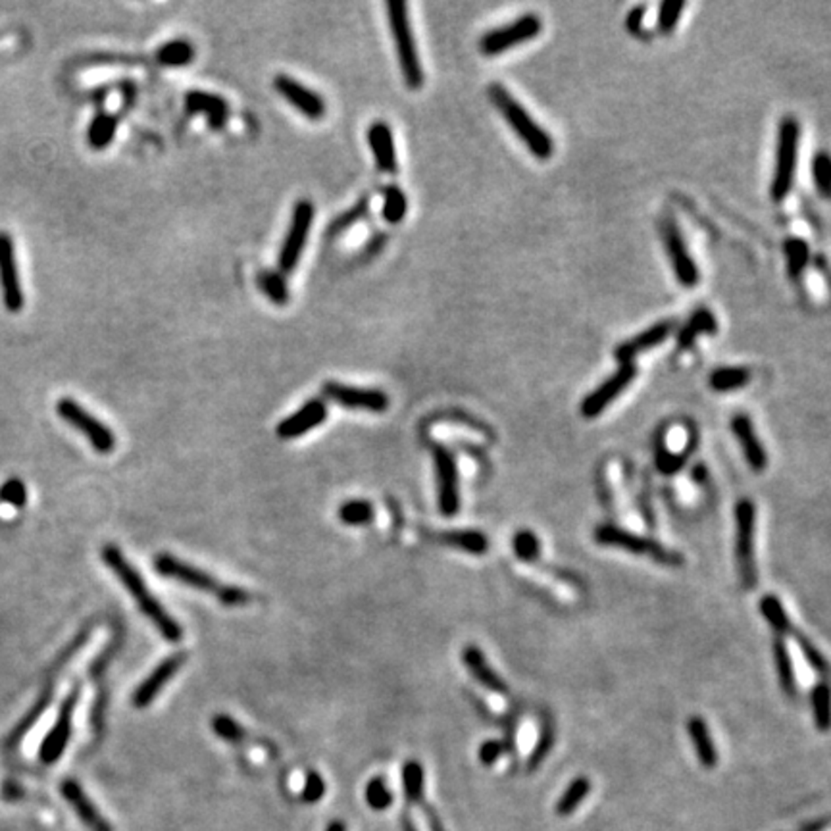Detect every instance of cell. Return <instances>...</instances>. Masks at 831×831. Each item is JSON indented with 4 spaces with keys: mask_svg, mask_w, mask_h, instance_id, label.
I'll use <instances>...</instances> for the list:
<instances>
[{
    "mask_svg": "<svg viewBox=\"0 0 831 831\" xmlns=\"http://www.w3.org/2000/svg\"><path fill=\"white\" fill-rule=\"evenodd\" d=\"M435 472H437V489H439V510L442 516L452 518L459 514L460 495H459V468H456L454 454L435 442L432 447Z\"/></svg>",
    "mask_w": 831,
    "mask_h": 831,
    "instance_id": "cell-11",
    "label": "cell"
},
{
    "mask_svg": "<svg viewBox=\"0 0 831 831\" xmlns=\"http://www.w3.org/2000/svg\"><path fill=\"white\" fill-rule=\"evenodd\" d=\"M327 420V407L324 400L312 398L307 405L300 407L295 414L287 416L275 427L277 437L281 439H297L312 432L314 427L322 425Z\"/></svg>",
    "mask_w": 831,
    "mask_h": 831,
    "instance_id": "cell-19",
    "label": "cell"
},
{
    "mask_svg": "<svg viewBox=\"0 0 831 831\" xmlns=\"http://www.w3.org/2000/svg\"><path fill=\"white\" fill-rule=\"evenodd\" d=\"M685 464V454H677L668 451L662 442H657V468L662 474L674 476L675 472H680Z\"/></svg>",
    "mask_w": 831,
    "mask_h": 831,
    "instance_id": "cell-48",
    "label": "cell"
},
{
    "mask_svg": "<svg viewBox=\"0 0 831 831\" xmlns=\"http://www.w3.org/2000/svg\"><path fill=\"white\" fill-rule=\"evenodd\" d=\"M814 726L820 731L831 729V687L827 684H818L812 689L810 695Z\"/></svg>",
    "mask_w": 831,
    "mask_h": 831,
    "instance_id": "cell-34",
    "label": "cell"
},
{
    "mask_svg": "<svg viewBox=\"0 0 831 831\" xmlns=\"http://www.w3.org/2000/svg\"><path fill=\"white\" fill-rule=\"evenodd\" d=\"M185 662H187L185 653H175L168 658H164L158 666L148 674L147 680L135 689L133 699H131L135 709H147V706L160 695L164 685L170 684L172 677L182 670Z\"/></svg>",
    "mask_w": 831,
    "mask_h": 831,
    "instance_id": "cell-18",
    "label": "cell"
},
{
    "mask_svg": "<svg viewBox=\"0 0 831 831\" xmlns=\"http://www.w3.org/2000/svg\"><path fill=\"white\" fill-rule=\"evenodd\" d=\"M326 780L322 778L320 773L317 772H310L307 775V782H304V789H302V800L304 802H310V805H314V802L320 800L324 795H326Z\"/></svg>",
    "mask_w": 831,
    "mask_h": 831,
    "instance_id": "cell-52",
    "label": "cell"
},
{
    "mask_svg": "<svg viewBox=\"0 0 831 831\" xmlns=\"http://www.w3.org/2000/svg\"><path fill=\"white\" fill-rule=\"evenodd\" d=\"M800 141V126L793 116H787L780 123L778 147H775V168L770 185V195L775 202H782L793 189L797 152Z\"/></svg>",
    "mask_w": 831,
    "mask_h": 831,
    "instance_id": "cell-5",
    "label": "cell"
},
{
    "mask_svg": "<svg viewBox=\"0 0 831 831\" xmlns=\"http://www.w3.org/2000/svg\"><path fill=\"white\" fill-rule=\"evenodd\" d=\"M552 743H554V733H552V728L550 724H543V729H541V736H539V741L535 745V749L530 756V762H528V768L530 770H535L539 764H541V762L547 758V755L550 753L552 749Z\"/></svg>",
    "mask_w": 831,
    "mask_h": 831,
    "instance_id": "cell-50",
    "label": "cell"
},
{
    "mask_svg": "<svg viewBox=\"0 0 831 831\" xmlns=\"http://www.w3.org/2000/svg\"><path fill=\"white\" fill-rule=\"evenodd\" d=\"M60 791L69 805H72V809L77 812L79 820L85 824L91 831H114L112 824H110L101 814V810L94 807V802L85 795V791H83L79 783L67 780L62 783Z\"/></svg>",
    "mask_w": 831,
    "mask_h": 831,
    "instance_id": "cell-23",
    "label": "cell"
},
{
    "mask_svg": "<svg viewBox=\"0 0 831 831\" xmlns=\"http://www.w3.org/2000/svg\"><path fill=\"white\" fill-rule=\"evenodd\" d=\"M79 685L69 692L66 701L62 702V709L58 712L57 722H54L52 729L49 731V736L45 737L43 745L39 749V758L43 764H54L67 746L69 736H72V719H74V710L79 701Z\"/></svg>",
    "mask_w": 831,
    "mask_h": 831,
    "instance_id": "cell-16",
    "label": "cell"
},
{
    "mask_svg": "<svg viewBox=\"0 0 831 831\" xmlns=\"http://www.w3.org/2000/svg\"><path fill=\"white\" fill-rule=\"evenodd\" d=\"M812 179L824 199H831V155L826 150L816 152L812 158Z\"/></svg>",
    "mask_w": 831,
    "mask_h": 831,
    "instance_id": "cell-40",
    "label": "cell"
},
{
    "mask_svg": "<svg viewBox=\"0 0 831 831\" xmlns=\"http://www.w3.org/2000/svg\"><path fill=\"white\" fill-rule=\"evenodd\" d=\"M462 660L466 664L468 672L472 674V677L479 685H483L485 689H489L493 692H498V695H506L508 685L505 684L503 677L489 666V662L481 653L479 647L468 645L462 653Z\"/></svg>",
    "mask_w": 831,
    "mask_h": 831,
    "instance_id": "cell-25",
    "label": "cell"
},
{
    "mask_svg": "<svg viewBox=\"0 0 831 831\" xmlns=\"http://www.w3.org/2000/svg\"><path fill=\"white\" fill-rule=\"evenodd\" d=\"M760 614L764 616V620L770 623V628L775 633L785 635L793 631L791 620H789L787 611L775 594H764V597L760 599Z\"/></svg>",
    "mask_w": 831,
    "mask_h": 831,
    "instance_id": "cell-33",
    "label": "cell"
},
{
    "mask_svg": "<svg viewBox=\"0 0 831 831\" xmlns=\"http://www.w3.org/2000/svg\"><path fill=\"white\" fill-rule=\"evenodd\" d=\"M0 501L12 505L16 508H22L27 501V491L25 485L20 479H10L6 481L3 487H0Z\"/></svg>",
    "mask_w": 831,
    "mask_h": 831,
    "instance_id": "cell-51",
    "label": "cell"
},
{
    "mask_svg": "<svg viewBox=\"0 0 831 831\" xmlns=\"http://www.w3.org/2000/svg\"><path fill=\"white\" fill-rule=\"evenodd\" d=\"M543 30V22L537 13H523L518 20L506 23L503 27H496L485 33L479 40V50L485 57H498L510 49H514L522 43L533 40Z\"/></svg>",
    "mask_w": 831,
    "mask_h": 831,
    "instance_id": "cell-9",
    "label": "cell"
},
{
    "mask_svg": "<svg viewBox=\"0 0 831 831\" xmlns=\"http://www.w3.org/2000/svg\"><path fill=\"white\" fill-rule=\"evenodd\" d=\"M514 552H516V557L522 560V562H537L539 557H541V541H539V537L530 532V530H520L516 535H514Z\"/></svg>",
    "mask_w": 831,
    "mask_h": 831,
    "instance_id": "cell-42",
    "label": "cell"
},
{
    "mask_svg": "<svg viewBox=\"0 0 831 831\" xmlns=\"http://www.w3.org/2000/svg\"><path fill=\"white\" fill-rule=\"evenodd\" d=\"M785 258H787V273L789 277H797L805 272L809 264V245L799 237H791L785 241Z\"/></svg>",
    "mask_w": 831,
    "mask_h": 831,
    "instance_id": "cell-38",
    "label": "cell"
},
{
    "mask_svg": "<svg viewBox=\"0 0 831 831\" xmlns=\"http://www.w3.org/2000/svg\"><path fill=\"white\" fill-rule=\"evenodd\" d=\"M439 541L452 549L476 554V557H481V554L489 550L487 535L476 532V530H454V532L439 533Z\"/></svg>",
    "mask_w": 831,
    "mask_h": 831,
    "instance_id": "cell-28",
    "label": "cell"
},
{
    "mask_svg": "<svg viewBox=\"0 0 831 831\" xmlns=\"http://www.w3.org/2000/svg\"><path fill=\"white\" fill-rule=\"evenodd\" d=\"M731 432H733V435H736V439L739 441L746 464H749L751 469H755V472H764L766 466H768V456H766V451H764V447H762V442H760V439H758V435L755 432V425H753L749 416H746V414H736V416H733Z\"/></svg>",
    "mask_w": 831,
    "mask_h": 831,
    "instance_id": "cell-21",
    "label": "cell"
},
{
    "mask_svg": "<svg viewBox=\"0 0 831 831\" xmlns=\"http://www.w3.org/2000/svg\"><path fill=\"white\" fill-rule=\"evenodd\" d=\"M403 783L405 793L410 802H422L424 800V768L420 762L410 760L403 768Z\"/></svg>",
    "mask_w": 831,
    "mask_h": 831,
    "instance_id": "cell-41",
    "label": "cell"
},
{
    "mask_svg": "<svg viewBox=\"0 0 831 831\" xmlns=\"http://www.w3.org/2000/svg\"><path fill=\"white\" fill-rule=\"evenodd\" d=\"M753 373L749 368L743 366H729V368H718L710 373V387L718 393H729L743 389L749 385Z\"/></svg>",
    "mask_w": 831,
    "mask_h": 831,
    "instance_id": "cell-31",
    "label": "cell"
},
{
    "mask_svg": "<svg viewBox=\"0 0 831 831\" xmlns=\"http://www.w3.org/2000/svg\"><path fill=\"white\" fill-rule=\"evenodd\" d=\"M591 791V782L587 778H577L570 783V787L566 789L564 795L560 797L558 800V805H557V812L560 816H567V814H572L577 807H579V802L584 800Z\"/></svg>",
    "mask_w": 831,
    "mask_h": 831,
    "instance_id": "cell-39",
    "label": "cell"
},
{
    "mask_svg": "<svg viewBox=\"0 0 831 831\" xmlns=\"http://www.w3.org/2000/svg\"><path fill=\"white\" fill-rule=\"evenodd\" d=\"M273 87L290 106H295L304 118L317 121L326 116V101L316 91L302 85L300 81L281 74L275 76Z\"/></svg>",
    "mask_w": 831,
    "mask_h": 831,
    "instance_id": "cell-17",
    "label": "cell"
},
{
    "mask_svg": "<svg viewBox=\"0 0 831 831\" xmlns=\"http://www.w3.org/2000/svg\"><path fill=\"white\" fill-rule=\"evenodd\" d=\"M635 378H637V366L633 362L620 364V368L612 373L611 378L603 381L597 389L584 398V403H581V408H579L581 416L587 420L597 418V416H601L623 391L628 389Z\"/></svg>",
    "mask_w": 831,
    "mask_h": 831,
    "instance_id": "cell-13",
    "label": "cell"
},
{
    "mask_svg": "<svg viewBox=\"0 0 831 831\" xmlns=\"http://www.w3.org/2000/svg\"><path fill=\"white\" fill-rule=\"evenodd\" d=\"M185 106L191 116L202 114L212 130H224L229 120V104L219 94H212L208 91H191L185 96Z\"/></svg>",
    "mask_w": 831,
    "mask_h": 831,
    "instance_id": "cell-22",
    "label": "cell"
},
{
    "mask_svg": "<svg viewBox=\"0 0 831 831\" xmlns=\"http://www.w3.org/2000/svg\"><path fill=\"white\" fill-rule=\"evenodd\" d=\"M594 541H597L603 547H616V549H621V550H628V552L635 554V557H645V558H650V560H655V562L664 564V566L675 567V566L684 564V558H682L680 552H675V550H672L668 547H664L662 543L655 541V539L641 537V535L631 533L628 530H621V528H618V525H612V523L599 525V528L594 530Z\"/></svg>",
    "mask_w": 831,
    "mask_h": 831,
    "instance_id": "cell-6",
    "label": "cell"
},
{
    "mask_svg": "<svg viewBox=\"0 0 831 831\" xmlns=\"http://www.w3.org/2000/svg\"><path fill=\"white\" fill-rule=\"evenodd\" d=\"M687 733H689L692 746H695L701 764L706 768H714L718 762V753H716V745L710 736V729L709 726H706L704 719L701 716H691L687 719Z\"/></svg>",
    "mask_w": 831,
    "mask_h": 831,
    "instance_id": "cell-26",
    "label": "cell"
},
{
    "mask_svg": "<svg viewBox=\"0 0 831 831\" xmlns=\"http://www.w3.org/2000/svg\"><path fill=\"white\" fill-rule=\"evenodd\" d=\"M791 635L795 637V641H797V645H799V648H800L802 657H805V660L810 664V666H812L816 672H818L820 675H827V674H829V664H827V660L824 658V655L820 653V650L816 648V647L807 639V637L802 635V633H799L797 630H793Z\"/></svg>",
    "mask_w": 831,
    "mask_h": 831,
    "instance_id": "cell-45",
    "label": "cell"
},
{
    "mask_svg": "<svg viewBox=\"0 0 831 831\" xmlns=\"http://www.w3.org/2000/svg\"><path fill=\"white\" fill-rule=\"evenodd\" d=\"M312 224H314V204L307 199H302L295 204L293 214H290V224H289L287 235L281 245L280 258H277V264H280L281 273H293L297 270L299 260L304 251V245H307L310 237Z\"/></svg>",
    "mask_w": 831,
    "mask_h": 831,
    "instance_id": "cell-10",
    "label": "cell"
},
{
    "mask_svg": "<svg viewBox=\"0 0 831 831\" xmlns=\"http://www.w3.org/2000/svg\"><path fill=\"white\" fill-rule=\"evenodd\" d=\"M772 655H773V662H775V672H778V677H780V685H782L783 692H785V695H787L789 699H795V697H797V680H795V670H793L791 655H789L787 645H785V641L782 639V637H778V639L773 641V647H772Z\"/></svg>",
    "mask_w": 831,
    "mask_h": 831,
    "instance_id": "cell-29",
    "label": "cell"
},
{
    "mask_svg": "<svg viewBox=\"0 0 831 831\" xmlns=\"http://www.w3.org/2000/svg\"><path fill=\"white\" fill-rule=\"evenodd\" d=\"M505 753V743L503 741H496V739H491V741H485L481 746H479V760H481V764L483 766H493L495 762L501 758V755Z\"/></svg>",
    "mask_w": 831,
    "mask_h": 831,
    "instance_id": "cell-53",
    "label": "cell"
},
{
    "mask_svg": "<svg viewBox=\"0 0 831 831\" xmlns=\"http://www.w3.org/2000/svg\"><path fill=\"white\" fill-rule=\"evenodd\" d=\"M408 210V201L405 191L391 185L383 191V219L389 221V224H400L405 219Z\"/></svg>",
    "mask_w": 831,
    "mask_h": 831,
    "instance_id": "cell-36",
    "label": "cell"
},
{
    "mask_svg": "<svg viewBox=\"0 0 831 831\" xmlns=\"http://www.w3.org/2000/svg\"><path fill=\"white\" fill-rule=\"evenodd\" d=\"M662 239L664 245H666V253L670 258L672 270L675 273V280L680 281L684 287H695L699 283V268L692 260L687 243L684 239V235L677 228L674 219L666 218L662 224Z\"/></svg>",
    "mask_w": 831,
    "mask_h": 831,
    "instance_id": "cell-14",
    "label": "cell"
},
{
    "mask_svg": "<svg viewBox=\"0 0 831 831\" xmlns=\"http://www.w3.org/2000/svg\"><path fill=\"white\" fill-rule=\"evenodd\" d=\"M327 831H346V827H344L343 822H334L327 827Z\"/></svg>",
    "mask_w": 831,
    "mask_h": 831,
    "instance_id": "cell-56",
    "label": "cell"
},
{
    "mask_svg": "<svg viewBox=\"0 0 831 831\" xmlns=\"http://www.w3.org/2000/svg\"><path fill=\"white\" fill-rule=\"evenodd\" d=\"M57 412L66 424L77 429V432L91 442V447L96 452L110 454L114 451L116 435L112 429L104 425L99 418H94V416L89 410L83 408L77 400L69 398V397L60 398L57 403Z\"/></svg>",
    "mask_w": 831,
    "mask_h": 831,
    "instance_id": "cell-8",
    "label": "cell"
},
{
    "mask_svg": "<svg viewBox=\"0 0 831 831\" xmlns=\"http://www.w3.org/2000/svg\"><path fill=\"white\" fill-rule=\"evenodd\" d=\"M103 560L120 579V584L128 589V593L131 594L137 606L141 608V612L152 623H155L164 639L170 643L182 641L183 639L182 626H179V623L170 616V612L158 603L155 594L148 591L143 576L135 570L126 557H123V552L116 545H106L103 549Z\"/></svg>",
    "mask_w": 831,
    "mask_h": 831,
    "instance_id": "cell-1",
    "label": "cell"
},
{
    "mask_svg": "<svg viewBox=\"0 0 831 831\" xmlns=\"http://www.w3.org/2000/svg\"><path fill=\"white\" fill-rule=\"evenodd\" d=\"M756 537V508L749 498H741L736 505V562L741 585L753 591L758 585V570L755 557Z\"/></svg>",
    "mask_w": 831,
    "mask_h": 831,
    "instance_id": "cell-7",
    "label": "cell"
},
{
    "mask_svg": "<svg viewBox=\"0 0 831 831\" xmlns=\"http://www.w3.org/2000/svg\"><path fill=\"white\" fill-rule=\"evenodd\" d=\"M0 293H3V302L8 312H22L25 297L20 280L16 246H13V239L6 231H0Z\"/></svg>",
    "mask_w": 831,
    "mask_h": 831,
    "instance_id": "cell-12",
    "label": "cell"
},
{
    "mask_svg": "<svg viewBox=\"0 0 831 831\" xmlns=\"http://www.w3.org/2000/svg\"><path fill=\"white\" fill-rule=\"evenodd\" d=\"M684 0H666L662 3L658 8V30L660 33H670L674 27L680 22L682 13L685 10Z\"/></svg>",
    "mask_w": 831,
    "mask_h": 831,
    "instance_id": "cell-47",
    "label": "cell"
},
{
    "mask_svg": "<svg viewBox=\"0 0 831 831\" xmlns=\"http://www.w3.org/2000/svg\"><path fill=\"white\" fill-rule=\"evenodd\" d=\"M50 701H52V689L45 691V695L40 697V701H39V702L33 706V709L30 710V714H27V716L22 719V722H20V726L12 731V736H10V741H8V745L18 743V741H20V739L25 736V733L31 729V726H33V724L37 722V719L40 718V714H43V710H45L47 706L50 704Z\"/></svg>",
    "mask_w": 831,
    "mask_h": 831,
    "instance_id": "cell-46",
    "label": "cell"
},
{
    "mask_svg": "<svg viewBox=\"0 0 831 831\" xmlns=\"http://www.w3.org/2000/svg\"><path fill=\"white\" fill-rule=\"evenodd\" d=\"M643 20H645V6H635L633 10H630L628 13V18H626V27H628V31L630 33H641L643 30Z\"/></svg>",
    "mask_w": 831,
    "mask_h": 831,
    "instance_id": "cell-54",
    "label": "cell"
},
{
    "mask_svg": "<svg viewBox=\"0 0 831 831\" xmlns=\"http://www.w3.org/2000/svg\"><path fill=\"white\" fill-rule=\"evenodd\" d=\"M674 326H675L674 320H664V322L650 326L648 329L641 331V334H637L635 337L620 343L614 349L616 360L620 364L633 362V358H637L650 349H655V346L666 341L672 335Z\"/></svg>",
    "mask_w": 831,
    "mask_h": 831,
    "instance_id": "cell-20",
    "label": "cell"
},
{
    "mask_svg": "<svg viewBox=\"0 0 831 831\" xmlns=\"http://www.w3.org/2000/svg\"><path fill=\"white\" fill-rule=\"evenodd\" d=\"M258 287L262 289V293H264L273 304H277V307H283V304H287L289 287L285 283L283 273L270 272V270L260 272L258 273Z\"/></svg>",
    "mask_w": 831,
    "mask_h": 831,
    "instance_id": "cell-37",
    "label": "cell"
},
{
    "mask_svg": "<svg viewBox=\"0 0 831 831\" xmlns=\"http://www.w3.org/2000/svg\"><path fill=\"white\" fill-rule=\"evenodd\" d=\"M691 476H692V479H695L697 483H704V479H706V478H709V472H706V468H704L702 464H699V466H695V468H692V472H691Z\"/></svg>",
    "mask_w": 831,
    "mask_h": 831,
    "instance_id": "cell-55",
    "label": "cell"
},
{
    "mask_svg": "<svg viewBox=\"0 0 831 831\" xmlns=\"http://www.w3.org/2000/svg\"><path fill=\"white\" fill-rule=\"evenodd\" d=\"M158 64L165 67H183L195 60V47L187 39H174L164 43L156 52Z\"/></svg>",
    "mask_w": 831,
    "mask_h": 831,
    "instance_id": "cell-32",
    "label": "cell"
},
{
    "mask_svg": "<svg viewBox=\"0 0 831 831\" xmlns=\"http://www.w3.org/2000/svg\"><path fill=\"white\" fill-rule=\"evenodd\" d=\"M322 393L339 407L349 410H366L380 414L389 408V397L380 389H362L337 381H327L322 385Z\"/></svg>",
    "mask_w": 831,
    "mask_h": 831,
    "instance_id": "cell-15",
    "label": "cell"
},
{
    "mask_svg": "<svg viewBox=\"0 0 831 831\" xmlns=\"http://www.w3.org/2000/svg\"><path fill=\"white\" fill-rule=\"evenodd\" d=\"M212 731L226 743L237 745L245 739V729L228 714H218L212 718Z\"/></svg>",
    "mask_w": 831,
    "mask_h": 831,
    "instance_id": "cell-44",
    "label": "cell"
},
{
    "mask_svg": "<svg viewBox=\"0 0 831 831\" xmlns=\"http://www.w3.org/2000/svg\"><path fill=\"white\" fill-rule=\"evenodd\" d=\"M155 567L156 572L164 577H170L179 581V584H185L187 587H192L202 593H210L218 601L229 606V608H237V606H246L251 603V593L237 587V585H228L224 581L216 579L204 570H199V567L191 566L183 560H179L168 552H162L155 558Z\"/></svg>",
    "mask_w": 831,
    "mask_h": 831,
    "instance_id": "cell-2",
    "label": "cell"
},
{
    "mask_svg": "<svg viewBox=\"0 0 831 831\" xmlns=\"http://www.w3.org/2000/svg\"><path fill=\"white\" fill-rule=\"evenodd\" d=\"M368 145L373 152V160H376L378 170L383 174H397L398 162H397V148H395V137L391 128L385 121L371 123L368 130Z\"/></svg>",
    "mask_w": 831,
    "mask_h": 831,
    "instance_id": "cell-24",
    "label": "cell"
},
{
    "mask_svg": "<svg viewBox=\"0 0 831 831\" xmlns=\"http://www.w3.org/2000/svg\"><path fill=\"white\" fill-rule=\"evenodd\" d=\"M366 212H368V199H362L356 206H353L351 210H346L344 214H341L334 221V224L329 226V233L335 235V233L346 231L349 228H353L358 219H362V216H366Z\"/></svg>",
    "mask_w": 831,
    "mask_h": 831,
    "instance_id": "cell-49",
    "label": "cell"
},
{
    "mask_svg": "<svg viewBox=\"0 0 831 831\" xmlns=\"http://www.w3.org/2000/svg\"><path fill=\"white\" fill-rule=\"evenodd\" d=\"M366 802L373 810H387L393 805V793L383 778H373L366 785Z\"/></svg>",
    "mask_w": 831,
    "mask_h": 831,
    "instance_id": "cell-43",
    "label": "cell"
},
{
    "mask_svg": "<svg viewBox=\"0 0 831 831\" xmlns=\"http://www.w3.org/2000/svg\"><path fill=\"white\" fill-rule=\"evenodd\" d=\"M116 131H118V116L108 114V112H99L91 120L89 128H87V143L94 150H104L112 145Z\"/></svg>",
    "mask_w": 831,
    "mask_h": 831,
    "instance_id": "cell-30",
    "label": "cell"
},
{
    "mask_svg": "<svg viewBox=\"0 0 831 831\" xmlns=\"http://www.w3.org/2000/svg\"><path fill=\"white\" fill-rule=\"evenodd\" d=\"M489 99L498 108V112L503 114L512 131L520 137V141L528 147V150L535 158L549 160L554 155V141L549 131L539 126L528 110H525L503 85H498V83L491 85Z\"/></svg>",
    "mask_w": 831,
    "mask_h": 831,
    "instance_id": "cell-3",
    "label": "cell"
},
{
    "mask_svg": "<svg viewBox=\"0 0 831 831\" xmlns=\"http://www.w3.org/2000/svg\"><path fill=\"white\" fill-rule=\"evenodd\" d=\"M716 331L718 322L712 310L699 308L691 314L687 324H684V327L677 331V346H680V349H689L699 335H712Z\"/></svg>",
    "mask_w": 831,
    "mask_h": 831,
    "instance_id": "cell-27",
    "label": "cell"
},
{
    "mask_svg": "<svg viewBox=\"0 0 831 831\" xmlns=\"http://www.w3.org/2000/svg\"><path fill=\"white\" fill-rule=\"evenodd\" d=\"M387 12H389V25L395 40L398 66L403 69L407 85L416 91L424 85V69L408 20V6L405 3H400V0H391V3H387Z\"/></svg>",
    "mask_w": 831,
    "mask_h": 831,
    "instance_id": "cell-4",
    "label": "cell"
},
{
    "mask_svg": "<svg viewBox=\"0 0 831 831\" xmlns=\"http://www.w3.org/2000/svg\"><path fill=\"white\" fill-rule=\"evenodd\" d=\"M337 516L344 525H354V528H358V525H368L373 520V516H376V510H373V505L370 501L354 498V501H346L344 505H341Z\"/></svg>",
    "mask_w": 831,
    "mask_h": 831,
    "instance_id": "cell-35",
    "label": "cell"
}]
</instances>
